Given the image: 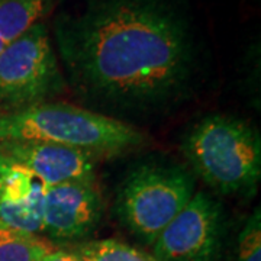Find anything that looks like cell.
<instances>
[{"mask_svg": "<svg viewBox=\"0 0 261 261\" xmlns=\"http://www.w3.org/2000/svg\"><path fill=\"white\" fill-rule=\"evenodd\" d=\"M195 192V176L189 168L148 161L132 168L122 180L113 212L140 241L152 245Z\"/></svg>", "mask_w": 261, "mask_h": 261, "instance_id": "4", "label": "cell"}, {"mask_svg": "<svg viewBox=\"0 0 261 261\" xmlns=\"http://www.w3.org/2000/svg\"><path fill=\"white\" fill-rule=\"evenodd\" d=\"M0 152L28 168L44 187L96 178L99 159L79 149L41 141H2Z\"/></svg>", "mask_w": 261, "mask_h": 261, "instance_id": "8", "label": "cell"}, {"mask_svg": "<svg viewBox=\"0 0 261 261\" xmlns=\"http://www.w3.org/2000/svg\"><path fill=\"white\" fill-rule=\"evenodd\" d=\"M6 47H8V44H5V42L0 39V54H2V51H3V49H5Z\"/></svg>", "mask_w": 261, "mask_h": 261, "instance_id": "15", "label": "cell"}, {"mask_svg": "<svg viewBox=\"0 0 261 261\" xmlns=\"http://www.w3.org/2000/svg\"><path fill=\"white\" fill-rule=\"evenodd\" d=\"M53 247L38 235L0 225V261H41Z\"/></svg>", "mask_w": 261, "mask_h": 261, "instance_id": "12", "label": "cell"}, {"mask_svg": "<svg viewBox=\"0 0 261 261\" xmlns=\"http://www.w3.org/2000/svg\"><path fill=\"white\" fill-rule=\"evenodd\" d=\"M67 89L49 28L38 22L0 54V112L51 102Z\"/></svg>", "mask_w": 261, "mask_h": 261, "instance_id": "5", "label": "cell"}, {"mask_svg": "<svg viewBox=\"0 0 261 261\" xmlns=\"http://www.w3.org/2000/svg\"><path fill=\"white\" fill-rule=\"evenodd\" d=\"M2 141L51 142L100 160L141 148L147 138L138 126L83 106L51 100L19 112H0Z\"/></svg>", "mask_w": 261, "mask_h": 261, "instance_id": "2", "label": "cell"}, {"mask_svg": "<svg viewBox=\"0 0 261 261\" xmlns=\"http://www.w3.org/2000/svg\"><path fill=\"white\" fill-rule=\"evenodd\" d=\"M41 261H80L74 257L68 250H54L51 248L49 251L42 257Z\"/></svg>", "mask_w": 261, "mask_h": 261, "instance_id": "14", "label": "cell"}, {"mask_svg": "<svg viewBox=\"0 0 261 261\" xmlns=\"http://www.w3.org/2000/svg\"><path fill=\"white\" fill-rule=\"evenodd\" d=\"M44 192V185L28 168L0 152V225L39 235Z\"/></svg>", "mask_w": 261, "mask_h": 261, "instance_id": "9", "label": "cell"}, {"mask_svg": "<svg viewBox=\"0 0 261 261\" xmlns=\"http://www.w3.org/2000/svg\"><path fill=\"white\" fill-rule=\"evenodd\" d=\"M261 261V212L257 206L238 237L237 260Z\"/></svg>", "mask_w": 261, "mask_h": 261, "instance_id": "13", "label": "cell"}, {"mask_svg": "<svg viewBox=\"0 0 261 261\" xmlns=\"http://www.w3.org/2000/svg\"><path fill=\"white\" fill-rule=\"evenodd\" d=\"M192 174L224 196H252L261 178V137L252 123L212 113L197 121L181 141Z\"/></svg>", "mask_w": 261, "mask_h": 261, "instance_id": "3", "label": "cell"}, {"mask_svg": "<svg viewBox=\"0 0 261 261\" xmlns=\"http://www.w3.org/2000/svg\"><path fill=\"white\" fill-rule=\"evenodd\" d=\"M225 231L222 205L205 190H196L151 245L152 255L159 261H216Z\"/></svg>", "mask_w": 261, "mask_h": 261, "instance_id": "6", "label": "cell"}, {"mask_svg": "<svg viewBox=\"0 0 261 261\" xmlns=\"http://www.w3.org/2000/svg\"><path fill=\"white\" fill-rule=\"evenodd\" d=\"M53 37L80 105L134 126L176 112L202 83L203 48L187 0H67Z\"/></svg>", "mask_w": 261, "mask_h": 261, "instance_id": "1", "label": "cell"}, {"mask_svg": "<svg viewBox=\"0 0 261 261\" xmlns=\"http://www.w3.org/2000/svg\"><path fill=\"white\" fill-rule=\"evenodd\" d=\"M80 261H159L152 254L119 240H86L68 250Z\"/></svg>", "mask_w": 261, "mask_h": 261, "instance_id": "11", "label": "cell"}, {"mask_svg": "<svg viewBox=\"0 0 261 261\" xmlns=\"http://www.w3.org/2000/svg\"><path fill=\"white\" fill-rule=\"evenodd\" d=\"M103 197L94 181H73L45 187L42 232L49 243H83L100 224Z\"/></svg>", "mask_w": 261, "mask_h": 261, "instance_id": "7", "label": "cell"}, {"mask_svg": "<svg viewBox=\"0 0 261 261\" xmlns=\"http://www.w3.org/2000/svg\"><path fill=\"white\" fill-rule=\"evenodd\" d=\"M56 0H0V39L9 45L32 25L42 22Z\"/></svg>", "mask_w": 261, "mask_h": 261, "instance_id": "10", "label": "cell"}]
</instances>
